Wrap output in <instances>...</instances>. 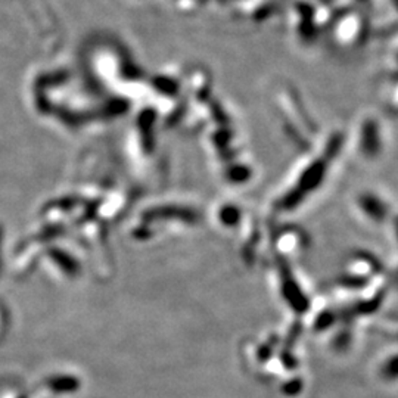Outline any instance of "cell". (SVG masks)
<instances>
[{"mask_svg": "<svg viewBox=\"0 0 398 398\" xmlns=\"http://www.w3.org/2000/svg\"><path fill=\"white\" fill-rule=\"evenodd\" d=\"M394 4H395V6L398 8V0H394Z\"/></svg>", "mask_w": 398, "mask_h": 398, "instance_id": "cell-1", "label": "cell"}]
</instances>
